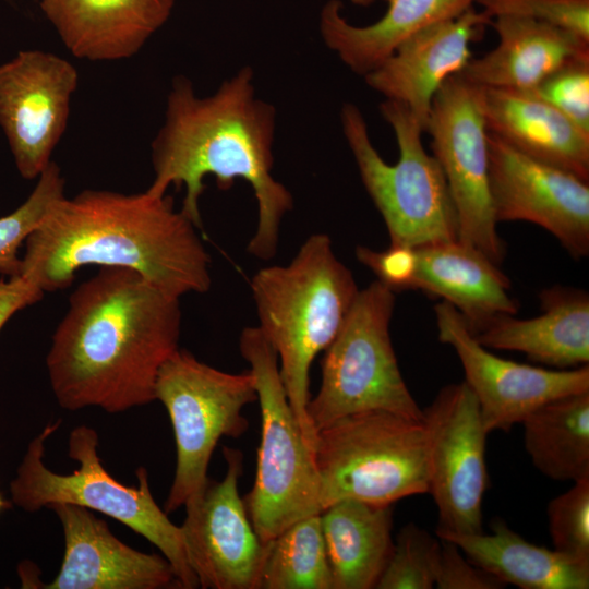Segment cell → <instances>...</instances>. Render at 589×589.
Instances as JSON below:
<instances>
[{
	"mask_svg": "<svg viewBox=\"0 0 589 589\" xmlns=\"http://www.w3.org/2000/svg\"><path fill=\"white\" fill-rule=\"evenodd\" d=\"M395 301V292L377 280L359 290L324 350L320 388L308 402L316 434L342 417L370 410L422 421V409L406 385L392 344Z\"/></svg>",
	"mask_w": 589,
	"mask_h": 589,
	"instance_id": "9",
	"label": "cell"
},
{
	"mask_svg": "<svg viewBox=\"0 0 589 589\" xmlns=\"http://www.w3.org/2000/svg\"><path fill=\"white\" fill-rule=\"evenodd\" d=\"M422 412L428 445V493L438 516L436 534L482 532L489 432L476 397L464 381L448 384Z\"/></svg>",
	"mask_w": 589,
	"mask_h": 589,
	"instance_id": "12",
	"label": "cell"
},
{
	"mask_svg": "<svg viewBox=\"0 0 589 589\" xmlns=\"http://www.w3.org/2000/svg\"><path fill=\"white\" fill-rule=\"evenodd\" d=\"M490 25L497 45L461 71L480 87L531 91L565 64L589 59V41L561 27L518 16H496Z\"/></svg>",
	"mask_w": 589,
	"mask_h": 589,
	"instance_id": "22",
	"label": "cell"
},
{
	"mask_svg": "<svg viewBox=\"0 0 589 589\" xmlns=\"http://www.w3.org/2000/svg\"><path fill=\"white\" fill-rule=\"evenodd\" d=\"M223 453L224 478L208 480L202 494L184 505L180 527L188 561L201 588L261 589L267 542L257 536L239 495L243 454L230 447Z\"/></svg>",
	"mask_w": 589,
	"mask_h": 589,
	"instance_id": "13",
	"label": "cell"
},
{
	"mask_svg": "<svg viewBox=\"0 0 589 589\" xmlns=\"http://www.w3.org/2000/svg\"><path fill=\"white\" fill-rule=\"evenodd\" d=\"M261 589H333L320 514L296 521L267 542Z\"/></svg>",
	"mask_w": 589,
	"mask_h": 589,
	"instance_id": "28",
	"label": "cell"
},
{
	"mask_svg": "<svg viewBox=\"0 0 589 589\" xmlns=\"http://www.w3.org/2000/svg\"><path fill=\"white\" fill-rule=\"evenodd\" d=\"M196 226L169 195L84 190L52 204L25 241L20 275L44 292L68 288L87 265L137 272L181 298L212 285Z\"/></svg>",
	"mask_w": 589,
	"mask_h": 589,
	"instance_id": "3",
	"label": "cell"
},
{
	"mask_svg": "<svg viewBox=\"0 0 589 589\" xmlns=\"http://www.w3.org/2000/svg\"><path fill=\"white\" fill-rule=\"evenodd\" d=\"M384 15L364 26L351 24L340 0H328L320 12V33L326 47L352 72L365 75L401 43L436 23L454 19L477 0H385Z\"/></svg>",
	"mask_w": 589,
	"mask_h": 589,
	"instance_id": "24",
	"label": "cell"
},
{
	"mask_svg": "<svg viewBox=\"0 0 589 589\" xmlns=\"http://www.w3.org/2000/svg\"><path fill=\"white\" fill-rule=\"evenodd\" d=\"M155 399L169 414L177 448L176 472L164 505L168 514L202 494L216 445L224 436L240 437L248 430L242 410L257 395L250 370L228 373L179 348L158 372Z\"/></svg>",
	"mask_w": 589,
	"mask_h": 589,
	"instance_id": "10",
	"label": "cell"
},
{
	"mask_svg": "<svg viewBox=\"0 0 589 589\" xmlns=\"http://www.w3.org/2000/svg\"><path fill=\"white\" fill-rule=\"evenodd\" d=\"M483 111L490 133L589 181V133L544 100L530 92L483 88Z\"/></svg>",
	"mask_w": 589,
	"mask_h": 589,
	"instance_id": "23",
	"label": "cell"
},
{
	"mask_svg": "<svg viewBox=\"0 0 589 589\" xmlns=\"http://www.w3.org/2000/svg\"><path fill=\"white\" fill-rule=\"evenodd\" d=\"M492 19L469 8L460 15L436 23L401 43L363 77L385 100L404 105L423 128L432 100L454 74L472 58L471 45L482 37Z\"/></svg>",
	"mask_w": 589,
	"mask_h": 589,
	"instance_id": "17",
	"label": "cell"
},
{
	"mask_svg": "<svg viewBox=\"0 0 589 589\" xmlns=\"http://www.w3.org/2000/svg\"><path fill=\"white\" fill-rule=\"evenodd\" d=\"M380 111L392 127L398 146V159L393 165L373 145L366 121L356 105H342L340 122L390 244L417 248L458 240L454 202L440 164L424 148L422 125L399 103L384 100Z\"/></svg>",
	"mask_w": 589,
	"mask_h": 589,
	"instance_id": "5",
	"label": "cell"
},
{
	"mask_svg": "<svg viewBox=\"0 0 589 589\" xmlns=\"http://www.w3.org/2000/svg\"><path fill=\"white\" fill-rule=\"evenodd\" d=\"M322 510L342 500L376 505L428 493L422 421L370 410L320 430L314 449Z\"/></svg>",
	"mask_w": 589,
	"mask_h": 589,
	"instance_id": "7",
	"label": "cell"
},
{
	"mask_svg": "<svg viewBox=\"0 0 589 589\" xmlns=\"http://www.w3.org/2000/svg\"><path fill=\"white\" fill-rule=\"evenodd\" d=\"M489 187L500 221H529L574 260L589 254V181L530 157L489 132Z\"/></svg>",
	"mask_w": 589,
	"mask_h": 589,
	"instance_id": "14",
	"label": "cell"
},
{
	"mask_svg": "<svg viewBox=\"0 0 589 589\" xmlns=\"http://www.w3.org/2000/svg\"><path fill=\"white\" fill-rule=\"evenodd\" d=\"M63 530L60 570L47 589H160L179 584L166 557L134 550L89 509L56 504Z\"/></svg>",
	"mask_w": 589,
	"mask_h": 589,
	"instance_id": "18",
	"label": "cell"
},
{
	"mask_svg": "<svg viewBox=\"0 0 589 589\" xmlns=\"http://www.w3.org/2000/svg\"><path fill=\"white\" fill-rule=\"evenodd\" d=\"M541 313L531 318L504 315L473 335L488 349L518 351L558 370L589 363V294L552 286L539 293Z\"/></svg>",
	"mask_w": 589,
	"mask_h": 589,
	"instance_id": "21",
	"label": "cell"
},
{
	"mask_svg": "<svg viewBox=\"0 0 589 589\" xmlns=\"http://www.w3.org/2000/svg\"><path fill=\"white\" fill-rule=\"evenodd\" d=\"M492 532L443 533L476 565L521 589H588L589 563L536 545L495 519Z\"/></svg>",
	"mask_w": 589,
	"mask_h": 589,
	"instance_id": "26",
	"label": "cell"
},
{
	"mask_svg": "<svg viewBox=\"0 0 589 589\" xmlns=\"http://www.w3.org/2000/svg\"><path fill=\"white\" fill-rule=\"evenodd\" d=\"M437 589H501L506 585L472 563L453 542L442 540Z\"/></svg>",
	"mask_w": 589,
	"mask_h": 589,
	"instance_id": "35",
	"label": "cell"
},
{
	"mask_svg": "<svg viewBox=\"0 0 589 589\" xmlns=\"http://www.w3.org/2000/svg\"><path fill=\"white\" fill-rule=\"evenodd\" d=\"M64 178L59 166L50 161L23 204L0 217V274L20 275L19 250L38 227L55 202L64 196Z\"/></svg>",
	"mask_w": 589,
	"mask_h": 589,
	"instance_id": "29",
	"label": "cell"
},
{
	"mask_svg": "<svg viewBox=\"0 0 589 589\" xmlns=\"http://www.w3.org/2000/svg\"><path fill=\"white\" fill-rule=\"evenodd\" d=\"M48 424L28 445L10 490L13 502L27 512L56 504H72L107 515L157 546L170 563L179 588L199 587L185 552L180 526L155 502L145 468L136 470L137 486L120 483L104 468L97 454L98 435L79 425L69 435V456L80 464L70 474L48 469L45 441L59 428Z\"/></svg>",
	"mask_w": 589,
	"mask_h": 589,
	"instance_id": "6",
	"label": "cell"
},
{
	"mask_svg": "<svg viewBox=\"0 0 589 589\" xmlns=\"http://www.w3.org/2000/svg\"><path fill=\"white\" fill-rule=\"evenodd\" d=\"M181 323L180 298L133 269L101 266L72 292L52 335L46 366L58 404L117 413L156 400Z\"/></svg>",
	"mask_w": 589,
	"mask_h": 589,
	"instance_id": "1",
	"label": "cell"
},
{
	"mask_svg": "<svg viewBox=\"0 0 589 589\" xmlns=\"http://www.w3.org/2000/svg\"><path fill=\"white\" fill-rule=\"evenodd\" d=\"M354 254L376 276L377 281L394 292L412 289L418 262L416 248L389 244L387 249L374 250L358 245Z\"/></svg>",
	"mask_w": 589,
	"mask_h": 589,
	"instance_id": "34",
	"label": "cell"
},
{
	"mask_svg": "<svg viewBox=\"0 0 589 589\" xmlns=\"http://www.w3.org/2000/svg\"><path fill=\"white\" fill-rule=\"evenodd\" d=\"M441 539L413 522L398 532L377 589H431L435 587Z\"/></svg>",
	"mask_w": 589,
	"mask_h": 589,
	"instance_id": "30",
	"label": "cell"
},
{
	"mask_svg": "<svg viewBox=\"0 0 589 589\" xmlns=\"http://www.w3.org/2000/svg\"><path fill=\"white\" fill-rule=\"evenodd\" d=\"M10 504L2 498L1 494H0V512L3 510L4 508L9 507Z\"/></svg>",
	"mask_w": 589,
	"mask_h": 589,
	"instance_id": "38",
	"label": "cell"
},
{
	"mask_svg": "<svg viewBox=\"0 0 589 589\" xmlns=\"http://www.w3.org/2000/svg\"><path fill=\"white\" fill-rule=\"evenodd\" d=\"M276 109L255 93L254 72L241 68L206 97L192 82L175 77L167 97L165 122L152 142L154 178L147 192L166 194L169 185L185 188L181 211L202 227L203 180L213 176L220 190L247 181L257 206L256 228L247 251L271 260L278 250L284 216L293 208L289 190L273 175Z\"/></svg>",
	"mask_w": 589,
	"mask_h": 589,
	"instance_id": "2",
	"label": "cell"
},
{
	"mask_svg": "<svg viewBox=\"0 0 589 589\" xmlns=\"http://www.w3.org/2000/svg\"><path fill=\"white\" fill-rule=\"evenodd\" d=\"M424 132L447 182L458 220V240L500 265L506 248L497 232L489 187V146L483 88L461 72L435 94Z\"/></svg>",
	"mask_w": 589,
	"mask_h": 589,
	"instance_id": "11",
	"label": "cell"
},
{
	"mask_svg": "<svg viewBox=\"0 0 589 589\" xmlns=\"http://www.w3.org/2000/svg\"><path fill=\"white\" fill-rule=\"evenodd\" d=\"M491 19L518 16L548 23L589 41V0H477Z\"/></svg>",
	"mask_w": 589,
	"mask_h": 589,
	"instance_id": "32",
	"label": "cell"
},
{
	"mask_svg": "<svg viewBox=\"0 0 589 589\" xmlns=\"http://www.w3.org/2000/svg\"><path fill=\"white\" fill-rule=\"evenodd\" d=\"M250 288L257 327L277 354L289 404L314 450L316 432L306 411L310 368L339 332L360 289L322 232L309 236L288 264L259 269Z\"/></svg>",
	"mask_w": 589,
	"mask_h": 589,
	"instance_id": "4",
	"label": "cell"
},
{
	"mask_svg": "<svg viewBox=\"0 0 589 589\" xmlns=\"http://www.w3.org/2000/svg\"><path fill=\"white\" fill-rule=\"evenodd\" d=\"M44 293L21 275L0 279V330L15 313L38 302Z\"/></svg>",
	"mask_w": 589,
	"mask_h": 589,
	"instance_id": "36",
	"label": "cell"
},
{
	"mask_svg": "<svg viewBox=\"0 0 589 589\" xmlns=\"http://www.w3.org/2000/svg\"><path fill=\"white\" fill-rule=\"evenodd\" d=\"M434 314L438 340L455 350L489 433L508 431L553 399L589 392V365L550 370L506 360L479 344L449 303L435 304Z\"/></svg>",
	"mask_w": 589,
	"mask_h": 589,
	"instance_id": "15",
	"label": "cell"
},
{
	"mask_svg": "<svg viewBox=\"0 0 589 589\" xmlns=\"http://www.w3.org/2000/svg\"><path fill=\"white\" fill-rule=\"evenodd\" d=\"M353 5L357 7H369L372 4L375 0H350Z\"/></svg>",
	"mask_w": 589,
	"mask_h": 589,
	"instance_id": "37",
	"label": "cell"
},
{
	"mask_svg": "<svg viewBox=\"0 0 589 589\" xmlns=\"http://www.w3.org/2000/svg\"><path fill=\"white\" fill-rule=\"evenodd\" d=\"M416 251L412 289L453 305L473 335L495 318L518 312L508 277L474 247L456 240L417 247Z\"/></svg>",
	"mask_w": 589,
	"mask_h": 589,
	"instance_id": "20",
	"label": "cell"
},
{
	"mask_svg": "<svg viewBox=\"0 0 589 589\" xmlns=\"http://www.w3.org/2000/svg\"><path fill=\"white\" fill-rule=\"evenodd\" d=\"M573 483L548 504L549 534L554 550L589 563V477Z\"/></svg>",
	"mask_w": 589,
	"mask_h": 589,
	"instance_id": "31",
	"label": "cell"
},
{
	"mask_svg": "<svg viewBox=\"0 0 589 589\" xmlns=\"http://www.w3.org/2000/svg\"><path fill=\"white\" fill-rule=\"evenodd\" d=\"M589 133V59L556 70L531 91Z\"/></svg>",
	"mask_w": 589,
	"mask_h": 589,
	"instance_id": "33",
	"label": "cell"
},
{
	"mask_svg": "<svg viewBox=\"0 0 589 589\" xmlns=\"http://www.w3.org/2000/svg\"><path fill=\"white\" fill-rule=\"evenodd\" d=\"M532 465L555 481L589 477V392L553 399L520 423Z\"/></svg>",
	"mask_w": 589,
	"mask_h": 589,
	"instance_id": "27",
	"label": "cell"
},
{
	"mask_svg": "<svg viewBox=\"0 0 589 589\" xmlns=\"http://www.w3.org/2000/svg\"><path fill=\"white\" fill-rule=\"evenodd\" d=\"M175 0H39L76 58L115 61L137 53L167 22Z\"/></svg>",
	"mask_w": 589,
	"mask_h": 589,
	"instance_id": "19",
	"label": "cell"
},
{
	"mask_svg": "<svg viewBox=\"0 0 589 589\" xmlns=\"http://www.w3.org/2000/svg\"><path fill=\"white\" fill-rule=\"evenodd\" d=\"M77 83L70 61L43 50H21L0 64V127L24 179L38 178L50 164Z\"/></svg>",
	"mask_w": 589,
	"mask_h": 589,
	"instance_id": "16",
	"label": "cell"
},
{
	"mask_svg": "<svg viewBox=\"0 0 589 589\" xmlns=\"http://www.w3.org/2000/svg\"><path fill=\"white\" fill-rule=\"evenodd\" d=\"M320 518L333 589L376 588L394 546L392 505L342 500Z\"/></svg>",
	"mask_w": 589,
	"mask_h": 589,
	"instance_id": "25",
	"label": "cell"
},
{
	"mask_svg": "<svg viewBox=\"0 0 589 589\" xmlns=\"http://www.w3.org/2000/svg\"><path fill=\"white\" fill-rule=\"evenodd\" d=\"M255 380L261 442L255 481L244 501L250 520L266 543L296 521L322 512L314 450L289 404L277 354L257 326L239 338Z\"/></svg>",
	"mask_w": 589,
	"mask_h": 589,
	"instance_id": "8",
	"label": "cell"
}]
</instances>
